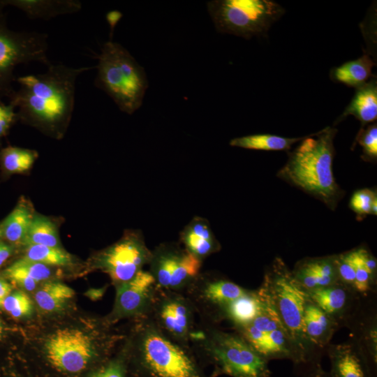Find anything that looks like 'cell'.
Returning <instances> with one entry per match:
<instances>
[{"label": "cell", "mask_w": 377, "mask_h": 377, "mask_svg": "<svg viewBox=\"0 0 377 377\" xmlns=\"http://www.w3.org/2000/svg\"><path fill=\"white\" fill-rule=\"evenodd\" d=\"M47 67L43 73L16 77L20 87L9 102L17 110L19 121L60 136L73 114L78 76L96 66L73 68L51 63Z\"/></svg>", "instance_id": "cell-1"}, {"label": "cell", "mask_w": 377, "mask_h": 377, "mask_svg": "<svg viewBox=\"0 0 377 377\" xmlns=\"http://www.w3.org/2000/svg\"><path fill=\"white\" fill-rule=\"evenodd\" d=\"M337 130L327 126L304 137L288 154L277 176L334 209L343 195L332 172L334 139Z\"/></svg>", "instance_id": "cell-2"}, {"label": "cell", "mask_w": 377, "mask_h": 377, "mask_svg": "<svg viewBox=\"0 0 377 377\" xmlns=\"http://www.w3.org/2000/svg\"><path fill=\"white\" fill-rule=\"evenodd\" d=\"M133 348L136 377H207L191 346L171 338L147 316L138 318Z\"/></svg>", "instance_id": "cell-3"}, {"label": "cell", "mask_w": 377, "mask_h": 377, "mask_svg": "<svg viewBox=\"0 0 377 377\" xmlns=\"http://www.w3.org/2000/svg\"><path fill=\"white\" fill-rule=\"evenodd\" d=\"M258 291L275 309L294 344L302 364L318 362L314 358L316 349L304 332L303 316L309 300L307 293L281 258H275L268 267Z\"/></svg>", "instance_id": "cell-4"}, {"label": "cell", "mask_w": 377, "mask_h": 377, "mask_svg": "<svg viewBox=\"0 0 377 377\" xmlns=\"http://www.w3.org/2000/svg\"><path fill=\"white\" fill-rule=\"evenodd\" d=\"M191 343L214 367V376L270 377L268 361L258 354L239 334L203 323L195 329Z\"/></svg>", "instance_id": "cell-5"}, {"label": "cell", "mask_w": 377, "mask_h": 377, "mask_svg": "<svg viewBox=\"0 0 377 377\" xmlns=\"http://www.w3.org/2000/svg\"><path fill=\"white\" fill-rule=\"evenodd\" d=\"M94 85L104 91L119 109L132 114L142 104L148 80L145 69L121 44L108 40L96 56Z\"/></svg>", "instance_id": "cell-6"}, {"label": "cell", "mask_w": 377, "mask_h": 377, "mask_svg": "<svg viewBox=\"0 0 377 377\" xmlns=\"http://www.w3.org/2000/svg\"><path fill=\"white\" fill-rule=\"evenodd\" d=\"M207 7L217 31L246 39L265 35L285 13L272 0H216Z\"/></svg>", "instance_id": "cell-7"}, {"label": "cell", "mask_w": 377, "mask_h": 377, "mask_svg": "<svg viewBox=\"0 0 377 377\" xmlns=\"http://www.w3.org/2000/svg\"><path fill=\"white\" fill-rule=\"evenodd\" d=\"M0 6V103L11 98L15 91V68L38 62L48 66V35L39 31H17L8 27L6 15Z\"/></svg>", "instance_id": "cell-8"}, {"label": "cell", "mask_w": 377, "mask_h": 377, "mask_svg": "<svg viewBox=\"0 0 377 377\" xmlns=\"http://www.w3.org/2000/svg\"><path fill=\"white\" fill-rule=\"evenodd\" d=\"M44 349L52 367L70 375L84 371L98 355L91 337L77 328L57 330L48 337Z\"/></svg>", "instance_id": "cell-9"}, {"label": "cell", "mask_w": 377, "mask_h": 377, "mask_svg": "<svg viewBox=\"0 0 377 377\" xmlns=\"http://www.w3.org/2000/svg\"><path fill=\"white\" fill-rule=\"evenodd\" d=\"M202 260L176 243H164L151 251L148 264L157 288L183 293L200 273Z\"/></svg>", "instance_id": "cell-10"}, {"label": "cell", "mask_w": 377, "mask_h": 377, "mask_svg": "<svg viewBox=\"0 0 377 377\" xmlns=\"http://www.w3.org/2000/svg\"><path fill=\"white\" fill-rule=\"evenodd\" d=\"M151 257L140 232L127 231L117 242L100 252L95 265L107 273L115 286L132 279Z\"/></svg>", "instance_id": "cell-11"}, {"label": "cell", "mask_w": 377, "mask_h": 377, "mask_svg": "<svg viewBox=\"0 0 377 377\" xmlns=\"http://www.w3.org/2000/svg\"><path fill=\"white\" fill-rule=\"evenodd\" d=\"M195 308L181 292L157 288L151 308L146 316L171 338L191 345L196 329Z\"/></svg>", "instance_id": "cell-12"}, {"label": "cell", "mask_w": 377, "mask_h": 377, "mask_svg": "<svg viewBox=\"0 0 377 377\" xmlns=\"http://www.w3.org/2000/svg\"><path fill=\"white\" fill-rule=\"evenodd\" d=\"M248 292L228 279L200 273L183 293L204 322H216L221 320V313L228 304Z\"/></svg>", "instance_id": "cell-13"}, {"label": "cell", "mask_w": 377, "mask_h": 377, "mask_svg": "<svg viewBox=\"0 0 377 377\" xmlns=\"http://www.w3.org/2000/svg\"><path fill=\"white\" fill-rule=\"evenodd\" d=\"M157 286L151 274L140 271L132 279L116 287V296L110 319L129 317L140 318L147 315Z\"/></svg>", "instance_id": "cell-14"}, {"label": "cell", "mask_w": 377, "mask_h": 377, "mask_svg": "<svg viewBox=\"0 0 377 377\" xmlns=\"http://www.w3.org/2000/svg\"><path fill=\"white\" fill-rule=\"evenodd\" d=\"M235 330L268 362L274 359H287L296 365L302 364L298 353L285 328L263 332L250 324Z\"/></svg>", "instance_id": "cell-15"}, {"label": "cell", "mask_w": 377, "mask_h": 377, "mask_svg": "<svg viewBox=\"0 0 377 377\" xmlns=\"http://www.w3.org/2000/svg\"><path fill=\"white\" fill-rule=\"evenodd\" d=\"M331 377H376L375 367L356 340L329 344Z\"/></svg>", "instance_id": "cell-16"}, {"label": "cell", "mask_w": 377, "mask_h": 377, "mask_svg": "<svg viewBox=\"0 0 377 377\" xmlns=\"http://www.w3.org/2000/svg\"><path fill=\"white\" fill-rule=\"evenodd\" d=\"M309 300L332 317L339 326L356 315L360 297L340 282L306 292Z\"/></svg>", "instance_id": "cell-17"}, {"label": "cell", "mask_w": 377, "mask_h": 377, "mask_svg": "<svg viewBox=\"0 0 377 377\" xmlns=\"http://www.w3.org/2000/svg\"><path fill=\"white\" fill-rule=\"evenodd\" d=\"M291 272L306 292L339 282L336 255L305 258L298 261Z\"/></svg>", "instance_id": "cell-18"}, {"label": "cell", "mask_w": 377, "mask_h": 377, "mask_svg": "<svg viewBox=\"0 0 377 377\" xmlns=\"http://www.w3.org/2000/svg\"><path fill=\"white\" fill-rule=\"evenodd\" d=\"M0 6H13L31 20H50L59 15L73 14L82 7L77 0H0Z\"/></svg>", "instance_id": "cell-19"}, {"label": "cell", "mask_w": 377, "mask_h": 377, "mask_svg": "<svg viewBox=\"0 0 377 377\" xmlns=\"http://www.w3.org/2000/svg\"><path fill=\"white\" fill-rule=\"evenodd\" d=\"M180 241L194 256L203 260L221 249L207 219L195 216L183 229Z\"/></svg>", "instance_id": "cell-20"}, {"label": "cell", "mask_w": 377, "mask_h": 377, "mask_svg": "<svg viewBox=\"0 0 377 377\" xmlns=\"http://www.w3.org/2000/svg\"><path fill=\"white\" fill-rule=\"evenodd\" d=\"M305 336L312 346L316 349L327 347L339 325L309 299L303 316Z\"/></svg>", "instance_id": "cell-21"}, {"label": "cell", "mask_w": 377, "mask_h": 377, "mask_svg": "<svg viewBox=\"0 0 377 377\" xmlns=\"http://www.w3.org/2000/svg\"><path fill=\"white\" fill-rule=\"evenodd\" d=\"M348 115L354 116L362 124L374 123L377 119V80L373 77L364 84L355 89V94L343 113L337 119L343 120Z\"/></svg>", "instance_id": "cell-22"}, {"label": "cell", "mask_w": 377, "mask_h": 377, "mask_svg": "<svg viewBox=\"0 0 377 377\" xmlns=\"http://www.w3.org/2000/svg\"><path fill=\"white\" fill-rule=\"evenodd\" d=\"M52 274L50 266L21 258L3 272V276L27 290L47 281Z\"/></svg>", "instance_id": "cell-23"}, {"label": "cell", "mask_w": 377, "mask_h": 377, "mask_svg": "<svg viewBox=\"0 0 377 377\" xmlns=\"http://www.w3.org/2000/svg\"><path fill=\"white\" fill-rule=\"evenodd\" d=\"M265 301L257 290H249L231 302L223 309L221 319H226L235 329L250 325L261 313Z\"/></svg>", "instance_id": "cell-24"}, {"label": "cell", "mask_w": 377, "mask_h": 377, "mask_svg": "<svg viewBox=\"0 0 377 377\" xmlns=\"http://www.w3.org/2000/svg\"><path fill=\"white\" fill-rule=\"evenodd\" d=\"M355 271L354 290L360 296H368L376 284L377 261L364 247L348 251Z\"/></svg>", "instance_id": "cell-25"}, {"label": "cell", "mask_w": 377, "mask_h": 377, "mask_svg": "<svg viewBox=\"0 0 377 377\" xmlns=\"http://www.w3.org/2000/svg\"><path fill=\"white\" fill-rule=\"evenodd\" d=\"M35 212L31 202L20 198L10 213L0 223L3 237L11 244H22Z\"/></svg>", "instance_id": "cell-26"}, {"label": "cell", "mask_w": 377, "mask_h": 377, "mask_svg": "<svg viewBox=\"0 0 377 377\" xmlns=\"http://www.w3.org/2000/svg\"><path fill=\"white\" fill-rule=\"evenodd\" d=\"M374 62L367 54L331 69L330 77L334 82L343 84L355 89L367 83L374 75Z\"/></svg>", "instance_id": "cell-27"}, {"label": "cell", "mask_w": 377, "mask_h": 377, "mask_svg": "<svg viewBox=\"0 0 377 377\" xmlns=\"http://www.w3.org/2000/svg\"><path fill=\"white\" fill-rule=\"evenodd\" d=\"M74 295V290L67 285L48 281L37 290L34 297L40 310L50 313L61 310Z\"/></svg>", "instance_id": "cell-28"}, {"label": "cell", "mask_w": 377, "mask_h": 377, "mask_svg": "<svg viewBox=\"0 0 377 377\" xmlns=\"http://www.w3.org/2000/svg\"><path fill=\"white\" fill-rule=\"evenodd\" d=\"M304 137L286 138L272 134H255L239 137L231 140L230 146L248 149L265 151H285L291 148L295 142Z\"/></svg>", "instance_id": "cell-29"}, {"label": "cell", "mask_w": 377, "mask_h": 377, "mask_svg": "<svg viewBox=\"0 0 377 377\" xmlns=\"http://www.w3.org/2000/svg\"><path fill=\"white\" fill-rule=\"evenodd\" d=\"M21 245L24 246L43 245L60 247L59 237L56 225L49 218L35 213Z\"/></svg>", "instance_id": "cell-30"}, {"label": "cell", "mask_w": 377, "mask_h": 377, "mask_svg": "<svg viewBox=\"0 0 377 377\" xmlns=\"http://www.w3.org/2000/svg\"><path fill=\"white\" fill-rule=\"evenodd\" d=\"M38 158L34 149L8 145L0 149V167L9 175L27 172Z\"/></svg>", "instance_id": "cell-31"}, {"label": "cell", "mask_w": 377, "mask_h": 377, "mask_svg": "<svg viewBox=\"0 0 377 377\" xmlns=\"http://www.w3.org/2000/svg\"><path fill=\"white\" fill-rule=\"evenodd\" d=\"M22 258L47 266L65 267L73 263L72 256L61 247H52L43 245H30L25 246Z\"/></svg>", "instance_id": "cell-32"}, {"label": "cell", "mask_w": 377, "mask_h": 377, "mask_svg": "<svg viewBox=\"0 0 377 377\" xmlns=\"http://www.w3.org/2000/svg\"><path fill=\"white\" fill-rule=\"evenodd\" d=\"M3 309L11 316L21 318L30 316L34 311V304L23 291L12 292L3 301Z\"/></svg>", "instance_id": "cell-33"}, {"label": "cell", "mask_w": 377, "mask_h": 377, "mask_svg": "<svg viewBox=\"0 0 377 377\" xmlns=\"http://www.w3.org/2000/svg\"><path fill=\"white\" fill-rule=\"evenodd\" d=\"M357 141L361 145L363 158L368 161H376L377 158V125L373 123L362 127L357 135Z\"/></svg>", "instance_id": "cell-34"}, {"label": "cell", "mask_w": 377, "mask_h": 377, "mask_svg": "<svg viewBox=\"0 0 377 377\" xmlns=\"http://www.w3.org/2000/svg\"><path fill=\"white\" fill-rule=\"evenodd\" d=\"M376 193L369 188L355 191L352 195L349 206L358 216L371 214L372 204L376 200Z\"/></svg>", "instance_id": "cell-35"}, {"label": "cell", "mask_w": 377, "mask_h": 377, "mask_svg": "<svg viewBox=\"0 0 377 377\" xmlns=\"http://www.w3.org/2000/svg\"><path fill=\"white\" fill-rule=\"evenodd\" d=\"M128 365L123 356L109 360L91 372L87 377H127Z\"/></svg>", "instance_id": "cell-36"}, {"label": "cell", "mask_w": 377, "mask_h": 377, "mask_svg": "<svg viewBox=\"0 0 377 377\" xmlns=\"http://www.w3.org/2000/svg\"><path fill=\"white\" fill-rule=\"evenodd\" d=\"M15 105L8 102L0 103V141L5 138L10 128L18 121Z\"/></svg>", "instance_id": "cell-37"}, {"label": "cell", "mask_w": 377, "mask_h": 377, "mask_svg": "<svg viewBox=\"0 0 377 377\" xmlns=\"http://www.w3.org/2000/svg\"><path fill=\"white\" fill-rule=\"evenodd\" d=\"M302 377H331L330 373L323 369L318 362L309 364Z\"/></svg>", "instance_id": "cell-38"}, {"label": "cell", "mask_w": 377, "mask_h": 377, "mask_svg": "<svg viewBox=\"0 0 377 377\" xmlns=\"http://www.w3.org/2000/svg\"><path fill=\"white\" fill-rule=\"evenodd\" d=\"M123 14L118 10H111L106 14V20L110 27V40H112L114 28L122 17Z\"/></svg>", "instance_id": "cell-39"}, {"label": "cell", "mask_w": 377, "mask_h": 377, "mask_svg": "<svg viewBox=\"0 0 377 377\" xmlns=\"http://www.w3.org/2000/svg\"><path fill=\"white\" fill-rule=\"evenodd\" d=\"M12 293V286L6 279L0 277V309L5 299Z\"/></svg>", "instance_id": "cell-40"}, {"label": "cell", "mask_w": 377, "mask_h": 377, "mask_svg": "<svg viewBox=\"0 0 377 377\" xmlns=\"http://www.w3.org/2000/svg\"><path fill=\"white\" fill-rule=\"evenodd\" d=\"M13 251V246L0 241V267L10 258Z\"/></svg>", "instance_id": "cell-41"}, {"label": "cell", "mask_w": 377, "mask_h": 377, "mask_svg": "<svg viewBox=\"0 0 377 377\" xmlns=\"http://www.w3.org/2000/svg\"><path fill=\"white\" fill-rule=\"evenodd\" d=\"M3 330V325L0 320V340L1 339V337H2Z\"/></svg>", "instance_id": "cell-42"}, {"label": "cell", "mask_w": 377, "mask_h": 377, "mask_svg": "<svg viewBox=\"0 0 377 377\" xmlns=\"http://www.w3.org/2000/svg\"><path fill=\"white\" fill-rule=\"evenodd\" d=\"M2 237V233H1V227H0V239Z\"/></svg>", "instance_id": "cell-43"}, {"label": "cell", "mask_w": 377, "mask_h": 377, "mask_svg": "<svg viewBox=\"0 0 377 377\" xmlns=\"http://www.w3.org/2000/svg\"><path fill=\"white\" fill-rule=\"evenodd\" d=\"M13 377H21V376H19L15 375V376H13Z\"/></svg>", "instance_id": "cell-44"}]
</instances>
